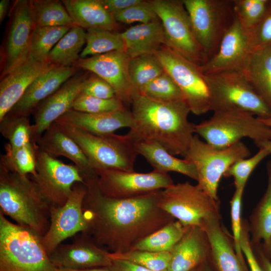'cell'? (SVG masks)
Masks as SVG:
<instances>
[{
    "mask_svg": "<svg viewBox=\"0 0 271 271\" xmlns=\"http://www.w3.org/2000/svg\"><path fill=\"white\" fill-rule=\"evenodd\" d=\"M270 5H271V2H270Z\"/></svg>",
    "mask_w": 271,
    "mask_h": 271,
    "instance_id": "obj_60",
    "label": "cell"
},
{
    "mask_svg": "<svg viewBox=\"0 0 271 271\" xmlns=\"http://www.w3.org/2000/svg\"><path fill=\"white\" fill-rule=\"evenodd\" d=\"M241 70L271 108V45L254 49Z\"/></svg>",
    "mask_w": 271,
    "mask_h": 271,
    "instance_id": "obj_30",
    "label": "cell"
},
{
    "mask_svg": "<svg viewBox=\"0 0 271 271\" xmlns=\"http://www.w3.org/2000/svg\"><path fill=\"white\" fill-rule=\"evenodd\" d=\"M38 147L55 158L64 157L71 160L80 170L85 180L97 178L98 175L77 144L54 122L37 141Z\"/></svg>",
    "mask_w": 271,
    "mask_h": 271,
    "instance_id": "obj_25",
    "label": "cell"
},
{
    "mask_svg": "<svg viewBox=\"0 0 271 271\" xmlns=\"http://www.w3.org/2000/svg\"><path fill=\"white\" fill-rule=\"evenodd\" d=\"M235 15L247 30L253 28L262 19L269 7L266 0H233Z\"/></svg>",
    "mask_w": 271,
    "mask_h": 271,
    "instance_id": "obj_42",
    "label": "cell"
},
{
    "mask_svg": "<svg viewBox=\"0 0 271 271\" xmlns=\"http://www.w3.org/2000/svg\"><path fill=\"white\" fill-rule=\"evenodd\" d=\"M36 173L30 176L51 206H61L67 201L74 185L85 183L79 169L49 155L37 144Z\"/></svg>",
    "mask_w": 271,
    "mask_h": 271,
    "instance_id": "obj_13",
    "label": "cell"
},
{
    "mask_svg": "<svg viewBox=\"0 0 271 271\" xmlns=\"http://www.w3.org/2000/svg\"><path fill=\"white\" fill-rule=\"evenodd\" d=\"M86 191L85 183H76L63 205L51 206L50 225L42 236L43 243L49 255L66 239L78 232H87L88 224L82 209Z\"/></svg>",
    "mask_w": 271,
    "mask_h": 271,
    "instance_id": "obj_14",
    "label": "cell"
},
{
    "mask_svg": "<svg viewBox=\"0 0 271 271\" xmlns=\"http://www.w3.org/2000/svg\"><path fill=\"white\" fill-rule=\"evenodd\" d=\"M81 93L101 99L116 97L114 90L112 86L94 74L87 76L82 86Z\"/></svg>",
    "mask_w": 271,
    "mask_h": 271,
    "instance_id": "obj_47",
    "label": "cell"
},
{
    "mask_svg": "<svg viewBox=\"0 0 271 271\" xmlns=\"http://www.w3.org/2000/svg\"><path fill=\"white\" fill-rule=\"evenodd\" d=\"M87 77L86 74H75L38 105L33 112L34 122L32 124V143L36 144L52 124L72 109Z\"/></svg>",
    "mask_w": 271,
    "mask_h": 271,
    "instance_id": "obj_19",
    "label": "cell"
},
{
    "mask_svg": "<svg viewBox=\"0 0 271 271\" xmlns=\"http://www.w3.org/2000/svg\"><path fill=\"white\" fill-rule=\"evenodd\" d=\"M154 55L180 89L191 112L200 115L211 110L209 87L199 66L167 45Z\"/></svg>",
    "mask_w": 271,
    "mask_h": 271,
    "instance_id": "obj_12",
    "label": "cell"
},
{
    "mask_svg": "<svg viewBox=\"0 0 271 271\" xmlns=\"http://www.w3.org/2000/svg\"><path fill=\"white\" fill-rule=\"evenodd\" d=\"M32 124L27 116L8 114L0 121V132L12 148H19L32 143Z\"/></svg>",
    "mask_w": 271,
    "mask_h": 271,
    "instance_id": "obj_39",
    "label": "cell"
},
{
    "mask_svg": "<svg viewBox=\"0 0 271 271\" xmlns=\"http://www.w3.org/2000/svg\"><path fill=\"white\" fill-rule=\"evenodd\" d=\"M250 152L241 141L224 148H217L195 135L185 159L194 165L197 185L213 199L218 200L217 191L220 181L237 161L248 157Z\"/></svg>",
    "mask_w": 271,
    "mask_h": 271,
    "instance_id": "obj_8",
    "label": "cell"
},
{
    "mask_svg": "<svg viewBox=\"0 0 271 271\" xmlns=\"http://www.w3.org/2000/svg\"><path fill=\"white\" fill-rule=\"evenodd\" d=\"M110 258L131 262L155 271L167 270L170 260V252H153L131 250L123 253H110Z\"/></svg>",
    "mask_w": 271,
    "mask_h": 271,
    "instance_id": "obj_40",
    "label": "cell"
},
{
    "mask_svg": "<svg viewBox=\"0 0 271 271\" xmlns=\"http://www.w3.org/2000/svg\"><path fill=\"white\" fill-rule=\"evenodd\" d=\"M55 122L62 123L97 134L114 133L118 129L134 125L131 111L127 108L101 113H89L71 109L58 118Z\"/></svg>",
    "mask_w": 271,
    "mask_h": 271,
    "instance_id": "obj_22",
    "label": "cell"
},
{
    "mask_svg": "<svg viewBox=\"0 0 271 271\" xmlns=\"http://www.w3.org/2000/svg\"><path fill=\"white\" fill-rule=\"evenodd\" d=\"M130 59L125 51H115L80 58L72 66L90 71L108 82L114 90L116 97L125 106L131 104L137 92L128 75Z\"/></svg>",
    "mask_w": 271,
    "mask_h": 271,
    "instance_id": "obj_17",
    "label": "cell"
},
{
    "mask_svg": "<svg viewBox=\"0 0 271 271\" xmlns=\"http://www.w3.org/2000/svg\"><path fill=\"white\" fill-rule=\"evenodd\" d=\"M126 108L116 97L101 99L80 93L74 101L72 109L89 113H101Z\"/></svg>",
    "mask_w": 271,
    "mask_h": 271,
    "instance_id": "obj_44",
    "label": "cell"
},
{
    "mask_svg": "<svg viewBox=\"0 0 271 271\" xmlns=\"http://www.w3.org/2000/svg\"><path fill=\"white\" fill-rule=\"evenodd\" d=\"M11 14L3 53L1 79L29 59L32 37L36 28L30 1H16Z\"/></svg>",
    "mask_w": 271,
    "mask_h": 271,
    "instance_id": "obj_16",
    "label": "cell"
},
{
    "mask_svg": "<svg viewBox=\"0 0 271 271\" xmlns=\"http://www.w3.org/2000/svg\"><path fill=\"white\" fill-rule=\"evenodd\" d=\"M108 267L111 271H155L128 261L114 258H111Z\"/></svg>",
    "mask_w": 271,
    "mask_h": 271,
    "instance_id": "obj_51",
    "label": "cell"
},
{
    "mask_svg": "<svg viewBox=\"0 0 271 271\" xmlns=\"http://www.w3.org/2000/svg\"><path fill=\"white\" fill-rule=\"evenodd\" d=\"M260 257L261 261V267L263 271H271V262L264 255L263 253H260Z\"/></svg>",
    "mask_w": 271,
    "mask_h": 271,
    "instance_id": "obj_54",
    "label": "cell"
},
{
    "mask_svg": "<svg viewBox=\"0 0 271 271\" xmlns=\"http://www.w3.org/2000/svg\"><path fill=\"white\" fill-rule=\"evenodd\" d=\"M201 228L207 235L210 253L218 271H246L221 227L219 215L206 219Z\"/></svg>",
    "mask_w": 271,
    "mask_h": 271,
    "instance_id": "obj_26",
    "label": "cell"
},
{
    "mask_svg": "<svg viewBox=\"0 0 271 271\" xmlns=\"http://www.w3.org/2000/svg\"><path fill=\"white\" fill-rule=\"evenodd\" d=\"M98 178L85 181L82 209L88 222L85 234L110 253H123L138 242L175 220L158 205L161 190L129 198L103 195Z\"/></svg>",
    "mask_w": 271,
    "mask_h": 271,
    "instance_id": "obj_1",
    "label": "cell"
},
{
    "mask_svg": "<svg viewBox=\"0 0 271 271\" xmlns=\"http://www.w3.org/2000/svg\"><path fill=\"white\" fill-rule=\"evenodd\" d=\"M108 12L113 17L119 12L141 3L143 0H100Z\"/></svg>",
    "mask_w": 271,
    "mask_h": 271,
    "instance_id": "obj_50",
    "label": "cell"
},
{
    "mask_svg": "<svg viewBox=\"0 0 271 271\" xmlns=\"http://www.w3.org/2000/svg\"><path fill=\"white\" fill-rule=\"evenodd\" d=\"M183 2L194 35L209 60L218 51L224 34L235 19L233 0Z\"/></svg>",
    "mask_w": 271,
    "mask_h": 271,
    "instance_id": "obj_9",
    "label": "cell"
},
{
    "mask_svg": "<svg viewBox=\"0 0 271 271\" xmlns=\"http://www.w3.org/2000/svg\"><path fill=\"white\" fill-rule=\"evenodd\" d=\"M56 123L79 147L97 174L110 170L134 171L138 154L134 143L126 134L97 135Z\"/></svg>",
    "mask_w": 271,
    "mask_h": 271,
    "instance_id": "obj_5",
    "label": "cell"
},
{
    "mask_svg": "<svg viewBox=\"0 0 271 271\" xmlns=\"http://www.w3.org/2000/svg\"><path fill=\"white\" fill-rule=\"evenodd\" d=\"M218 200L197 184H173L160 191L159 206L185 227H201L211 217L219 215Z\"/></svg>",
    "mask_w": 271,
    "mask_h": 271,
    "instance_id": "obj_10",
    "label": "cell"
},
{
    "mask_svg": "<svg viewBox=\"0 0 271 271\" xmlns=\"http://www.w3.org/2000/svg\"><path fill=\"white\" fill-rule=\"evenodd\" d=\"M139 93L161 101L184 100L180 89L165 71L147 84Z\"/></svg>",
    "mask_w": 271,
    "mask_h": 271,
    "instance_id": "obj_41",
    "label": "cell"
},
{
    "mask_svg": "<svg viewBox=\"0 0 271 271\" xmlns=\"http://www.w3.org/2000/svg\"><path fill=\"white\" fill-rule=\"evenodd\" d=\"M29 176L0 168V211L43 236L50 225L51 206Z\"/></svg>",
    "mask_w": 271,
    "mask_h": 271,
    "instance_id": "obj_3",
    "label": "cell"
},
{
    "mask_svg": "<svg viewBox=\"0 0 271 271\" xmlns=\"http://www.w3.org/2000/svg\"><path fill=\"white\" fill-rule=\"evenodd\" d=\"M188 227L173 220L136 244L131 250L170 252L183 236Z\"/></svg>",
    "mask_w": 271,
    "mask_h": 271,
    "instance_id": "obj_33",
    "label": "cell"
},
{
    "mask_svg": "<svg viewBox=\"0 0 271 271\" xmlns=\"http://www.w3.org/2000/svg\"><path fill=\"white\" fill-rule=\"evenodd\" d=\"M263 247L266 252L271 254V237L267 241V242L263 243Z\"/></svg>",
    "mask_w": 271,
    "mask_h": 271,
    "instance_id": "obj_56",
    "label": "cell"
},
{
    "mask_svg": "<svg viewBox=\"0 0 271 271\" xmlns=\"http://www.w3.org/2000/svg\"><path fill=\"white\" fill-rule=\"evenodd\" d=\"M192 271H199V270L198 269H197V268H196V269L193 270Z\"/></svg>",
    "mask_w": 271,
    "mask_h": 271,
    "instance_id": "obj_59",
    "label": "cell"
},
{
    "mask_svg": "<svg viewBox=\"0 0 271 271\" xmlns=\"http://www.w3.org/2000/svg\"><path fill=\"white\" fill-rule=\"evenodd\" d=\"M244 189V188H235L230 202V213L234 248L242 265L245 269L248 271L246 267L243 254L240 246V238L242 229V222L241 218V202Z\"/></svg>",
    "mask_w": 271,
    "mask_h": 271,
    "instance_id": "obj_46",
    "label": "cell"
},
{
    "mask_svg": "<svg viewBox=\"0 0 271 271\" xmlns=\"http://www.w3.org/2000/svg\"><path fill=\"white\" fill-rule=\"evenodd\" d=\"M110 252L82 233L71 243L60 245L50 255L52 264L58 268L84 269L108 267Z\"/></svg>",
    "mask_w": 271,
    "mask_h": 271,
    "instance_id": "obj_20",
    "label": "cell"
},
{
    "mask_svg": "<svg viewBox=\"0 0 271 271\" xmlns=\"http://www.w3.org/2000/svg\"><path fill=\"white\" fill-rule=\"evenodd\" d=\"M254 49L271 45V5L259 23L249 30Z\"/></svg>",
    "mask_w": 271,
    "mask_h": 271,
    "instance_id": "obj_48",
    "label": "cell"
},
{
    "mask_svg": "<svg viewBox=\"0 0 271 271\" xmlns=\"http://www.w3.org/2000/svg\"><path fill=\"white\" fill-rule=\"evenodd\" d=\"M205 76L212 111L237 109L259 118L271 116V108L256 92L241 70L221 71Z\"/></svg>",
    "mask_w": 271,
    "mask_h": 271,
    "instance_id": "obj_7",
    "label": "cell"
},
{
    "mask_svg": "<svg viewBox=\"0 0 271 271\" xmlns=\"http://www.w3.org/2000/svg\"><path fill=\"white\" fill-rule=\"evenodd\" d=\"M254 50L249 30L245 29L235 19L224 34L218 51L200 69L205 75L241 70Z\"/></svg>",
    "mask_w": 271,
    "mask_h": 271,
    "instance_id": "obj_18",
    "label": "cell"
},
{
    "mask_svg": "<svg viewBox=\"0 0 271 271\" xmlns=\"http://www.w3.org/2000/svg\"><path fill=\"white\" fill-rule=\"evenodd\" d=\"M202 271H213V270L207 264H205L203 267Z\"/></svg>",
    "mask_w": 271,
    "mask_h": 271,
    "instance_id": "obj_58",
    "label": "cell"
},
{
    "mask_svg": "<svg viewBox=\"0 0 271 271\" xmlns=\"http://www.w3.org/2000/svg\"><path fill=\"white\" fill-rule=\"evenodd\" d=\"M131 105L134 125L126 134L134 143L153 141L185 158L195 127L188 120L191 111L185 100L161 101L136 92Z\"/></svg>",
    "mask_w": 271,
    "mask_h": 271,
    "instance_id": "obj_2",
    "label": "cell"
},
{
    "mask_svg": "<svg viewBox=\"0 0 271 271\" xmlns=\"http://www.w3.org/2000/svg\"><path fill=\"white\" fill-rule=\"evenodd\" d=\"M240 246L243 255L248 263L250 271H263L254 255L249 240L248 229L242 222V229L240 238Z\"/></svg>",
    "mask_w": 271,
    "mask_h": 271,
    "instance_id": "obj_49",
    "label": "cell"
},
{
    "mask_svg": "<svg viewBox=\"0 0 271 271\" xmlns=\"http://www.w3.org/2000/svg\"><path fill=\"white\" fill-rule=\"evenodd\" d=\"M36 27H61L75 25L62 1H30Z\"/></svg>",
    "mask_w": 271,
    "mask_h": 271,
    "instance_id": "obj_35",
    "label": "cell"
},
{
    "mask_svg": "<svg viewBox=\"0 0 271 271\" xmlns=\"http://www.w3.org/2000/svg\"><path fill=\"white\" fill-rule=\"evenodd\" d=\"M115 51H125L124 43L120 33L103 29H90L86 32V46L80 58Z\"/></svg>",
    "mask_w": 271,
    "mask_h": 271,
    "instance_id": "obj_36",
    "label": "cell"
},
{
    "mask_svg": "<svg viewBox=\"0 0 271 271\" xmlns=\"http://www.w3.org/2000/svg\"><path fill=\"white\" fill-rule=\"evenodd\" d=\"M267 184L266 190L253 211L250 229L252 241L266 243L271 237V161L266 164Z\"/></svg>",
    "mask_w": 271,
    "mask_h": 271,
    "instance_id": "obj_32",
    "label": "cell"
},
{
    "mask_svg": "<svg viewBox=\"0 0 271 271\" xmlns=\"http://www.w3.org/2000/svg\"><path fill=\"white\" fill-rule=\"evenodd\" d=\"M37 144L19 148H13L9 143L5 144V154L1 156L0 168L23 176L36 173V149Z\"/></svg>",
    "mask_w": 271,
    "mask_h": 271,
    "instance_id": "obj_34",
    "label": "cell"
},
{
    "mask_svg": "<svg viewBox=\"0 0 271 271\" xmlns=\"http://www.w3.org/2000/svg\"><path fill=\"white\" fill-rule=\"evenodd\" d=\"M56 66L48 61L39 62L29 57L22 65L1 79L0 121L10 112L37 78Z\"/></svg>",
    "mask_w": 271,
    "mask_h": 271,
    "instance_id": "obj_21",
    "label": "cell"
},
{
    "mask_svg": "<svg viewBox=\"0 0 271 271\" xmlns=\"http://www.w3.org/2000/svg\"><path fill=\"white\" fill-rule=\"evenodd\" d=\"M165 70L154 55L130 58L128 75L132 85L139 92L147 84L162 74Z\"/></svg>",
    "mask_w": 271,
    "mask_h": 271,
    "instance_id": "obj_38",
    "label": "cell"
},
{
    "mask_svg": "<svg viewBox=\"0 0 271 271\" xmlns=\"http://www.w3.org/2000/svg\"><path fill=\"white\" fill-rule=\"evenodd\" d=\"M259 119L262 123L271 128V116L265 118H259Z\"/></svg>",
    "mask_w": 271,
    "mask_h": 271,
    "instance_id": "obj_57",
    "label": "cell"
},
{
    "mask_svg": "<svg viewBox=\"0 0 271 271\" xmlns=\"http://www.w3.org/2000/svg\"><path fill=\"white\" fill-rule=\"evenodd\" d=\"M114 19L118 23L131 24H147L160 20L149 1H144L116 14Z\"/></svg>",
    "mask_w": 271,
    "mask_h": 271,
    "instance_id": "obj_45",
    "label": "cell"
},
{
    "mask_svg": "<svg viewBox=\"0 0 271 271\" xmlns=\"http://www.w3.org/2000/svg\"><path fill=\"white\" fill-rule=\"evenodd\" d=\"M134 147L138 155L146 160L153 170L165 173L177 172L197 181L196 168L189 160L175 157L161 145L153 141L136 143Z\"/></svg>",
    "mask_w": 271,
    "mask_h": 271,
    "instance_id": "obj_29",
    "label": "cell"
},
{
    "mask_svg": "<svg viewBox=\"0 0 271 271\" xmlns=\"http://www.w3.org/2000/svg\"><path fill=\"white\" fill-rule=\"evenodd\" d=\"M209 252L208 239L203 229L189 226L170 252L167 271H192L204 262Z\"/></svg>",
    "mask_w": 271,
    "mask_h": 271,
    "instance_id": "obj_23",
    "label": "cell"
},
{
    "mask_svg": "<svg viewBox=\"0 0 271 271\" xmlns=\"http://www.w3.org/2000/svg\"><path fill=\"white\" fill-rule=\"evenodd\" d=\"M195 133L208 144L224 148L248 138L254 143L271 140V128L247 111L232 109L213 111L209 119L195 124Z\"/></svg>",
    "mask_w": 271,
    "mask_h": 271,
    "instance_id": "obj_6",
    "label": "cell"
},
{
    "mask_svg": "<svg viewBox=\"0 0 271 271\" xmlns=\"http://www.w3.org/2000/svg\"><path fill=\"white\" fill-rule=\"evenodd\" d=\"M258 148L266 149L271 155V140H266L254 143Z\"/></svg>",
    "mask_w": 271,
    "mask_h": 271,
    "instance_id": "obj_55",
    "label": "cell"
},
{
    "mask_svg": "<svg viewBox=\"0 0 271 271\" xmlns=\"http://www.w3.org/2000/svg\"><path fill=\"white\" fill-rule=\"evenodd\" d=\"M42 236L0 211V271H56Z\"/></svg>",
    "mask_w": 271,
    "mask_h": 271,
    "instance_id": "obj_4",
    "label": "cell"
},
{
    "mask_svg": "<svg viewBox=\"0 0 271 271\" xmlns=\"http://www.w3.org/2000/svg\"><path fill=\"white\" fill-rule=\"evenodd\" d=\"M56 271H111L107 267H99L84 269H70L56 268Z\"/></svg>",
    "mask_w": 271,
    "mask_h": 271,
    "instance_id": "obj_53",
    "label": "cell"
},
{
    "mask_svg": "<svg viewBox=\"0 0 271 271\" xmlns=\"http://www.w3.org/2000/svg\"><path fill=\"white\" fill-rule=\"evenodd\" d=\"M97 183L104 195L116 198L137 197L165 189L174 184L168 173L153 170L146 173L105 170L98 174Z\"/></svg>",
    "mask_w": 271,
    "mask_h": 271,
    "instance_id": "obj_15",
    "label": "cell"
},
{
    "mask_svg": "<svg viewBox=\"0 0 271 271\" xmlns=\"http://www.w3.org/2000/svg\"><path fill=\"white\" fill-rule=\"evenodd\" d=\"M72 26L36 27L32 37L29 57L39 62H48L51 50Z\"/></svg>",
    "mask_w": 271,
    "mask_h": 271,
    "instance_id": "obj_37",
    "label": "cell"
},
{
    "mask_svg": "<svg viewBox=\"0 0 271 271\" xmlns=\"http://www.w3.org/2000/svg\"><path fill=\"white\" fill-rule=\"evenodd\" d=\"M75 25L87 30L99 29L114 31L118 23L100 0H63Z\"/></svg>",
    "mask_w": 271,
    "mask_h": 271,
    "instance_id": "obj_28",
    "label": "cell"
},
{
    "mask_svg": "<svg viewBox=\"0 0 271 271\" xmlns=\"http://www.w3.org/2000/svg\"><path fill=\"white\" fill-rule=\"evenodd\" d=\"M10 1L9 0H2L0 2V22L2 23L8 13Z\"/></svg>",
    "mask_w": 271,
    "mask_h": 271,
    "instance_id": "obj_52",
    "label": "cell"
},
{
    "mask_svg": "<svg viewBox=\"0 0 271 271\" xmlns=\"http://www.w3.org/2000/svg\"><path fill=\"white\" fill-rule=\"evenodd\" d=\"M74 66H56L37 78L8 114L28 116L38 105L75 75Z\"/></svg>",
    "mask_w": 271,
    "mask_h": 271,
    "instance_id": "obj_24",
    "label": "cell"
},
{
    "mask_svg": "<svg viewBox=\"0 0 271 271\" xmlns=\"http://www.w3.org/2000/svg\"><path fill=\"white\" fill-rule=\"evenodd\" d=\"M269 152L264 148H259L258 151L248 158H242L231 165L224 176L232 177L235 188H245L246 182L256 167L268 155Z\"/></svg>",
    "mask_w": 271,
    "mask_h": 271,
    "instance_id": "obj_43",
    "label": "cell"
},
{
    "mask_svg": "<svg viewBox=\"0 0 271 271\" xmlns=\"http://www.w3.org/2000/svg\"><path fill=\"white\" fill-rule=\"evenodd\" d=\"M86 43V32L82 28L72 26L49 53L48 61L57 66L69 67L80 58Z\"/></svg>",
    "mask_w": 271,
    "mask_h": 271,
    "instance_id": "obj_31",
    "label": "cell"
},
{
    "mask_svg": "<svg viewBox=\"0 0 271 271\" xmlns=\"http://www.w3.org/2000/svg\"><path fill=\"white\" fill-rule=\"evenodd\" d=\"M125 52L130 58L154 55L164 45H167L163 25L160 20L132 26L120 33Z\"/></svg>",
    "mask_w": 271,
    "mask_h": 271,
    "instance_id": "obj_27",
    "label": "cell"
},
{
    "mask_svg": "<svg viewBox=\"0 0 271 271\" xmlns=\"http://www.w3.org/2000/svg\"><path fill=\"white\" fill-rule=\"evenodd\" d=\"M161 21L167 46L193 63L201 66L208 58L193 33L183 0H150Z\"/></svg>",
    "mask_w": 271,
    "mask_h": 271,
    "instance_id": "obj_11",
    "label": "cell"
}]
</instances>
